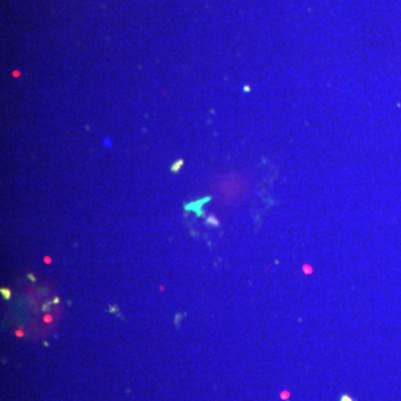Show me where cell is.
Masks as SVG:
<instances>
[{
	"label": "cell",
	"mask_w": 401,
	"mask_h": 401,
	"mask_svg": "<svg viewBox=\"0 0 401 401\" xmlns=\"http://www.w3.org/2000/svg\"><path fill=\"white\" fill-rule=\"evenodd\" d=\"M2 292H3V293H6V295H3L4 298L6 297V299H9V297H10V291H9L8 289H2Z\"/></svg>",
	"instance_id": "3957f363"
},
{
	"label": "cell",
	"mask_w": 401,
	"mask_h": 401,
	"mask_svg": "<svg viewBox=\"0 0 401 401\" xmlns=\"http://www.w3.org/2000/svg\"><path fill=\"white\" fill-rule=\"evenodd\" d=\"M207 222H208V224H211V225H213V227H217V225L220 224V221L218 220L214 216V215H211L210 217L207 218Z\"/></svg>",
	"instance_id": "7a4b0ae2"
},
{
	"label": "cell",
	"mask_w": 401,
	"mask_h": 401,
	"mask_svg": "<svg viewBox=\"0 0 401 401\" xmlns=\"http://www.w3.org/2000/svg\"><path fill=\"white\" fill-rule=\"evenodd\" d=\"M341 401H353V400L350 398L348 394H344V396H342V398H341Z\"/></svg>",
	"instance_id": "277c9868"
},
{
	"label": "cell",
	"mask_w": 401,
	"mask_h": 401,
	"mask_svg": "<svg viewBox=\"0 0 401 401\" xmlns=\"http://www.w3.org/2000/svg\"><path fill=\"white\" fill-rule=\"evenodd\" d=\"M45 261H46V262H50V258H46V260H45Z\"/></svg>",
	"instance_id": "8992f818"
},
{
	"label": "cell",
	"mask_w": 401,
	"mask_h": 401,
	"mask_svg": "<svg viewBox=\"0 0 401 401\" xmlns=\"http://www.w3.org/2000/svg\"><path fill=\"white\" fill-rule=\"evenodd\" d=\"M183 165H184L183 160H178L177 162H175L172 166V172H178Z\"/></svg>",
	"instance_id": "6da1fadb"
},
{
	"label": "cell",
	"mask_w": 401,
	"mask_h": 401,
	"mask_svg": "<svg viewBox=\"0 0 401 401\" xmlns=\"http://www.w3.org/2000/svg\"><path fill=\"white\" fill-rule=\"evenodd\" d=\"M244 90H245V92H248V90H250V87H248V86H245V87H244Z\"/></svg>",
	"instance_id": "5b68a950"
}]
</instances>
